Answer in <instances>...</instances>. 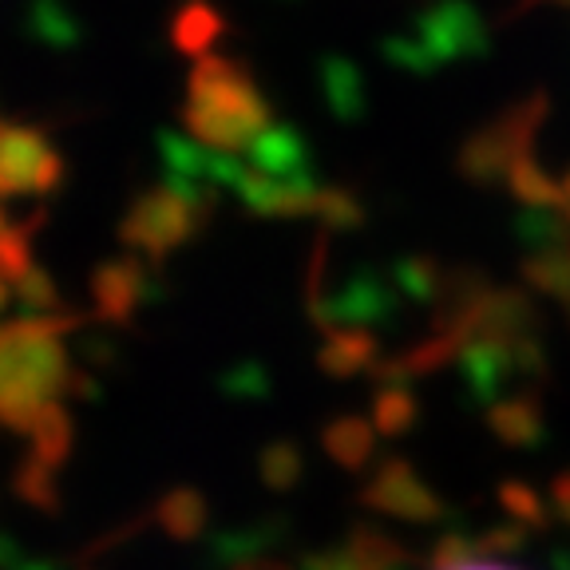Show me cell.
<instances>
[{
  "label": "cell",
  "instance_id": "obj_24",
  "mask_svg": "<svg viewBox=\"0 0 570 570\" xmlns=\"http://www.w3.org/2000/svg\"><path fill=\"white\" fill-rule=\"evenodd\" d=\"M559 214H562V223H570V175L559 183Z\"/></svg>",
  "mask_w": 570,
  "mask_h": 570
},
{
  "label": "cell",
  "instance_id": "obj_13",
  "mask_svg": "<svg viewBox=\"0 0 570 570\" xmlns=\"http://www.w3.org/2000/svg\"><path fill=\"white\" fill-rule=\"evenodd\" d=\"M488 424L503 444L511 448H531L543 436V404L534 392H519V396H508V401L491 404Z\"/></svg>",
  "mask_w": 570,
  "mask_h": 570
},
{
  "label": "cell",
  "instance_id": "obj_9",
  "mask_svg": "<svg viewBox=\"0 0 570 570\" xmlns=\"http://www.w3.org/2000/svg\"><path fill=\"white\" fill-rule=\"evenodd\" d=\"M404 567H409V551L392 534L365 523L353 527L345 543L309 559V570H404Z\"/></svg>",
  "mask_w": 570,
  "mask_h": 570
},
{
  "label": "cell",
  "instance_id": "obj_16",
  "mask_svg": "<svg viewBox=\"0 0 570 570\" xmlns=\"http://www.w3.org/2000/svg\"><path fill=\"white\" fill-rule=\"evenodd\" d=\"M159 527L175 543H190L206 527V499L195 488H175L159 499Z\"/></svg>",
  "mask_w": 570,
  "mask_h": 570
},
{
  "label": "cell",
  "instance_id": "obj_18",
  "mask_svg": "<svg viewBox=\"0 0 570 570\" xmlns=\"http://www.w3.org/2000/svg\"><path fill=\"white\" fill-rule=\"evenodd\" d=\"M45 218H48L45 210H36L32 218H24V223H12L9 234L0 238V282L9 285V289L36 266L32 238H36V230L45 226Z\"/></svg>",
  "mask_w": 570,
  "mask_h": 570
},
{
  "label": "cell",
  "instance_id": "obj_23",
  "mask_svg": "<svg viewBox=\"0 0 570 570\" xmlns=\"http://www.w3.org/2000/svg\"><path fill=\"white\" fill-rule=\"evenodd\" d=\"M551 503H554V511L570 523V472H562L559 480L551 483Z\"/></svg>",
  "mask_w": 570,
  "mask_h": 570
},
{
  "label": "cell",
  "instance_id": "obj_21",
  "mask_svg": "<svg viewBox=\"0 0 570 570\" xmlns=\"http://www.w3.org/2000/svg\"><path fill=\"white\" fill-rule=\"evenodd\" d=\"M317 223L337 226V230H348V226L365 223V206L353 190L345 187H325L321 190V206H317Z\"/></svg>",
  "mask_w": 570,
  "mask_h": 570
},
{
  "label": "cell",
  "instance_id": "obj_12",
  "mask_svg": "<svg viewBox=\"0 0 570 570\" xmlns=\"http://www.w3.org/2000/svg\"><path fill=\"white\" fill-rule=\"evenodd\" d=\"M226 36V17L206 0H187L170 20V45L190 60L214 56V45Z\"/></svg>",
  "mask_w": 570,
  "mask_h": 570
},
{
  "label": "cell",
  "instance_id": "obj_3",
  "mask_svg": "<svg viewBox=\"0 0 570 570\" xmlns=\"http://www.w3.org/2000/svg\"><path fill=\"white\" fill-rule=\"evenodd\" d=\"M214 198L206 190L183 187V183H163V187L139 190L127 203L124 223H119V242L127 246V254L142 262H163L175 249H183L187 242L198 238L214 214Z\"/></svg>",
  "mask_w": 570,
  "mask_h": 570
},
{
  "label": "cell",
  "instance_id": "obj_4",
  "mask_svg": "<svg viewBox=\"0 0 570 570\" xmlns=\"http://www.w3.org/2000/svg\"><path fill=\"white\" fill-rule=\"evenodd\" d=\"M547 119V96L543 91H531V96L515 99L511 107H503L495 119H488L483 127H475L468 139H463L460 155H455V167L468 183L475 187H508L511 170L534 155V139L543 131Z\"/></svg>",
  "mask_w": 570,
  "mask_h": 570
},
{
  "label": "cell",
  "instance_id": "obj_25",
  "mask_svg": "<svg viewBox=\"0 0 570 570\" xmlns=\"http://www.w3.org/2000/svg\"><path fill=\"white\" fill-rule=\"evenodd\" d=\"M448 570H515V567H503V562L475 559V562H460V567H448Z\"/></svg>",
  "mask_w": 570,
  "mask_h": 570
},
{
  "label": "cell",
  "instance_id": "obj_22",
  "mask_svg": "<svg viewBox=\"0 0 570 570\" xmlns=\"http://www.w3.org/2000/svg\"><path fill=\"white\" fill-rule=\"evenodd\" d=\"M499 499H503L508 515L519 519L523 527H543L547 523L543 499H539V491H534V488H527V483H503Z\"/></svg>",
  "mask_w": 570,
  "mask_h": 570
},
{
  "label": "cell",
  "instance_id": "obj_5",
  "mask_svg": "<svg viewBox=\"0 0 570 570\" xmlns=\"http://www.w3.org/2000/svg\"><path fill=\"white\" fill-rule=\"evenodd\" d=\"M63 175V155L40 127L0 119V198L52 195Z\"/></svg>",
  "mask_w": 570,
  "mask_h": 570
},
{
  "label": "cell",
  "instance_id": "obj_15",
  "mask_svg": "<svg viewBox=\"0 0 570 570\" xmlns=\"http://www.w3.org/2000/svg\"><path fill=\"white\" fill-rule=\"evenodd\" d=\"M71 440H76L71 412L63 409L60 401H56V404H48V409L32 420V428H28V444H32V452H28V455L60 472L63 463H68V455H71Z\"/></svg>",
  "mask_w": 570,
  "mask_h": 570
},
{
  "label": "cell",
  "instance_id": "obj_19",
  "mask_svg": "<svg viewBox=\"0 0 570 570\" xmlns=\"http://www.w3.org/2000/svg\"><path fill=\"white\" fill-rule=\"evenodd\" d=\"M12 491L24 499L28 508H40V511H48V515L60 508V483H56V468L32 460V455H28V460L17 468V475H12Z\"/></svg>",
  "mask_w": 570,
  "mask_h": 570
},
{
  "label": "cell",
  "instance_id": "obj_1",
  "mask_svg": "<svg viewBox=\"0 0 570 570\" xmlns=\"http://www.w3.org/2000/svg\"><path fill=\"white\" fill-rule=\"evenodd\" d=\"M183 127L206 151L246 155L274 127V111L246 63L234 56H203L190 63Z\"/></svg>",
  "mask_w": 570,
  "mask_h": 570
},
{
  "label": "cell",
  "instance_id": "obj_20",
  "mask_svg": "<svg viewBox=\"0 0 570 570\" xmlns=\"http://www.w3.org/2000/svg\"><path fill=\"white\" fill-rule=\"evenodd\" d=\"M258 472H262V480H266V488L289 491L305 472L297 444H289V440H277V444H269L266 452H262V460H258Z\"/></svg>",
  "mask_w": 570,
  "mask_h": 570
},
{
  "label": "cell",
  "instance_id": "obj_2",
  "mask_svg": "<svg viewBox=\"0 0 570 570\" xmlns=\"http://www.w3.org/2000/svg\"><path fill=\"white\" fill-rule=\"evenodd\" d=\"M76 317H12L0 325V428L28 436V428L71 384L63 330Z\"/></svg>",
  "mask_w": 570,
  "mask_h": 570
},
{
  "label": "cell",
  "instance_id": "obj_6",
  "mask_svg": "<svg viewBox=\"0 0 570 570\" xmlns=\"http://www.w3.org/2000/svg\"><path fill=\"white\" fill-rule=\"evenodd\" d=\"M480 20L468 4H440V9L424 12L420 24L412 28L409 45H392L396 63H409V68H440V63H452L472 56L480 48Z\"/></svg>",
  "mask_w": 570,
  "mask_h": 570
},
{
  "label": "cell",
  "instance_id": "obj_7",
  "mask_svg": "<svg viewBox=\"0 0 570 570\" xmlns=\"http://www.w3.org/2000/svg\"><path fill=\"white\" fill-rule=\"evenodd\" d=\"M361 503L381 515L404 519V523H436L448 515V503L432 491V483L401 455L376 463V472L361 488Z\"/></svg>",
  "mask_w": 570,
  "mask_h": 570
},
{
  "label": "cell",
  "instance_id": "obj_8",
  "mask_svg": "<svg viewBox=\"0 0 570 570\" xmlns=\"http://www.w3.org/2000/svg\"><path fill=\"white\" fill-rule=\"evenodd\" d=\"M147 294H151V269L142 266V258H135V254H116V258L99 262L91 269V305H96V317L127 325Z\"/></svg>",
  "mask_w": 570,
  "mask_h": 570
},
{
  "label": "cell",
  "instance_id": "obj_28",
  "mask_svg": "<svg viewBox=\"0 0 570 570\" xmlns=\"http://www.w3.org/2000/svg\"><path fill=\"white\" fill-rule=\"evenodd\" d=\"M4 305H9V285L0 282V313H4Z\"/></svg>",
  "mask_w": 570,
  "mask_h": 570
},
{
  "label": "cell",
  "instance_id": "obj_10",
  "mask_svg": "<svg viewBox=\"0 0 570 570\" xmlns=\"http://www.w3.org/2000/svg\"><path fill=\"white\" fill-rule=\"evenodd\" d=\"M317 365L333 381H353L361 373H376V365H381V341L368 330H353V325L325 330V341L317 348Z\"/></svg>",
  "mask_w": 570,
  "mask_h": 570
},
{
  "label": "cell",
  "instance_id": "obj_29",
  "mask_svg": "<svg viewBox=\"0 0 570 570\" xmlns=\"http://www.w3.org/2000/svg\"><path fill=\"white\" fill-rule=\"evenodd\" d=\"M9 226H12V223H9V218H4V210H0V238L9 234Z\"/></svg>",
  "mask_w": 570,
  "mask_h": 570
},
{
  "label": "cell",
  "instance_id": "obj_26",
  "mask_svg": "<svg viewBox=\"0 0 570 570\" xmlns=\"http://www.w3.org/2000/svg\"><path fill=\"white\" fill-rule=\"evenodd\" d=\"M234 570H285V567H277V562H238Z\"/></svg>",
  "mask_w": 570,
  "mask_h": 570
},
{
  "label": "cell",
  "instance_id": "obj_27",
  "mask_svg": "<svg viewBox=\"0 0 570 570\" xmlns=\"http://www.w3.org/2000/svg\"><path fill=\"white\" fill-rule=\"evenodd\" d=\"M534 4H562L567 9L570 0H519V12H527V9H534Z\"/></svg>",
  "mask_w": 570,
  "mask_h": 570
},
{
  "label": "cell",
  "instance_id": "obj_14",
  "mask_svg": "<svg viewBox=\"0 0 570 570\" xmlns=\"http://www.w3.org/2000/svg\"><path fill=\"white\" fill-rule=\"evenodd\" d=\"M321 448L330 452V460L345 472H361L376 452V428L373 420L361 416H337L321 432Z\"/></svg>",
  "mask_w": 570,
  "mask_h": 570
},
{
  "label": "cell",
  "instance_id": "obj_17",
  "mask_svg": "<svg viewBox=\"0 0 570 570\" xmlns=\"http://www.w3.org/2000/svg\"><path fill=\"white\" fill-rule=\"evenodd\" d=\"M416 396L409 384H381V392L373 396V428L381 436H409L416 424Z\"/></svg>",
  "mask_w": 570,
  "mask_h": 570
},
{
  "label": "cell",
  "instance_id": "obj_30",
  "mask_svg": "<svg viewBox=\"0 0 570 570\" xmlns=\"http://www.w3.org/2000/svg\"><path fill=\"white\" fill-rule=\"evenodd\" d=\"M562 305H567V313H570V297H567V302H562Z\"/></svg>",
  "mask_w": 570,
  "mask_h": 570
},
{
  "label": "cell",
  "instance_id": "obj_11",
  "mask_svg": "<svg viewBox=\"0 0 570 570\" xmlns=\"http://www.w3.org/2000/svg\"><path fill=\"white\" fill-rule=\"evenodd\" d=\"M246 163L254 170H262V175H274V178H313L309 142L285 124L269 127V131L246 151Z\"/></svg>",
  "mask_w": 570,
  "mask_h": 570
}]
</instances>
